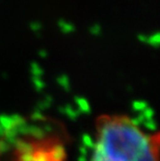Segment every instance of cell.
Masks as SVG:
<instances>
[{
  "label": "cell",
  "mask_w": 160,
  "mask_h": 161,
  "mask_svg": "<svg viewBox=\"0 0 160 161\" xmlns=\"http://www.w3.org/2000/svg\"><path fill=\"white\" fill-rule=\"evenodd\" d=\"M91 161H156L153 142L128 119H103Z\"/></svg>",
  "instance_id": "6da1fadb"
},
{
  "label": "cell",
  "mask_w": 160,
  "mask_h": 161,
  "mask_svg": "<svg viewBox=\"0 0 160 161\" xmlns=\"http://www.w3.org/2000/svg\"><path fill=\"white\" fill-rule=\"evenodd\" d=\"M50 161H63L66 157V153L62 146H56L54 147L49 154Z\"/></svg>",
  "instance_id": "7a4b0ae2"
},
{
  "label": "cell",
  "mask_w": 160,
  "mask_h": 161,
  "mask_svg": "<svg viewBox=\"0 0 160 161\" xmlns=\"http://www.w3.org/2000/svg\"><path fill=\"white\" fill-rule=\"evenodd\" d=\"M16 146L21 154H28V153H33L32 146L28 142H25L23 140H16Z\"/></svg>",
  "instance_id": "3957f363"
},
{
  "label": "cell",
  "mask_w": 160,
  "mask_h": 161,
  "mask_svg": "<svg viewBox=\"0 0 160 161\" xmlns=\"http://www.w3.org/2000/svg\"><path fill=\"white\" fill-rule=\"evenodd\" d=\"M76 103L78 106V109L81 112H83V114H90L91 107L86 98H76Z\"/></svg>",
  "instance_id": "277c9868"
},
{
  "label": "cell",
  "mask_w": 160,
  "mask_h": 161,
  "mask_svg": "<svg viewBox=\"0 0 160 161\" xmlns=\"http://www.w3.org/2000/svg\"><path fill=\"white\" fill-rule=\"evenodd\" d=\"M33 161H50L49 153L44 151H36L33 153Z\"/></svg>",
  "instance_id": "5b68a950"
},
{
  "label": "cell",
  "mask_w": 160,
  "mask_h": 161,
  "mask_svg": "<svg viewBox=\"0 0 160 161\" xmlns=\"http://www.w3.org/2000/svg\"><path fill=\"white\" fill-rule=\"evenodd\" d=\"M82 143H83V147L86 149H93L95 147L94 139L91 138L88 134H84L82 136Z\"/></svg>",
  "instance_id": "8992f818"
},
{
  "label": "cell",
  "mask_w": 160,
  "mask_h": 161,
  "mask_svg": "<svg viewBox=\"0 0 160 161\" xmlns=\"http://www.w3.org/2000/svg\"><path fill=\"white\" fill-rule=\"evenodd\" d=\"M63 112L72 119H75L78 116V114H79V112H78L77 110H75L72 106H67L66 108L63 109Z\"/></svg>",
  "instance_id": "52a82bcc"
},
{
  "label": "cell",
  "mask_w": 160,
  "mask_h": 161,
  "mask_svg": "<svg viewBox=\"0 0 160 161\" xmlns=\"http://www.w3.org/2000/svg\"><path fill=\"white\" fill-rule=\"evenodd\" d=\"M146 108H148V104L144 101H135L133 103V109L136 111L142 112Z\"/></svg>",
  "instance_id": "ba28073f"
},
{
  "label": "cell",
  "mask_w": 160,
  "mask_h": 161,
  "mask_svg": "<svg viewBox=\"0 0 160 161\" xmlns=\"http://www.w3.org/2000/svg\"><path fill=\"white\" fill-rule=\"evenodd\" d=\"M20 161H33V153L22 154Z\"/></svg>",
  "instance_id": "9c48e42d"
},
{
  "label": "cell",
  "mask_w": 160,
  "mask_h": 161,
  "mask_svg": "<svg viewBox=\"0 0 160 161\" xmlns=\"http://www.w3.org/2000/svg\"><path fill=\"white\" fill-rule=\"evenodd\" d=\"M144 125L147 127L149 130H153V131L156 130V124H155L154 121H152V119H150V121H146L144 123Z\"/></svg>",
  "instance_id": "30bf717a"
},
{
  "label": "cell",
  "mask_w": 160,
  "mask_h": 161,
  "mask_svg": "<svg viewBox=\"0 0 160 161\" xmlns=\"http://www.w3.org/2000/svg\"><path fill=\"white\" fill-rule=\"evenodd\" d=\"M4 145H5V142H2V147H3V148H4ZM0 150H1L2 152H4V151H5L4 149H2L1 147H0Z\"/></svg>",
  "instance_id": "8fae6325"
}]
</instances>
